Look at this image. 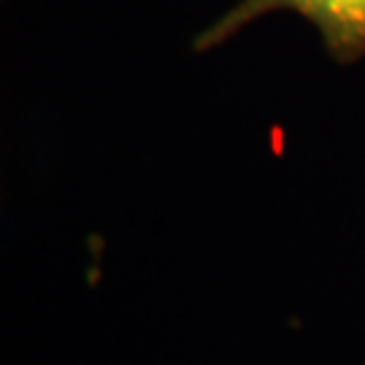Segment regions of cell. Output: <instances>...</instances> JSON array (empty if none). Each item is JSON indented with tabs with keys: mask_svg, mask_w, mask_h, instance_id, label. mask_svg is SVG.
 Returning <instances> with one entry per match:
<instances>
[{
	"mask_svg": "<svg viewBox=\"0 0 365 365\" xmlns=\"http://www.w3.org/2000/svg\"><path fill=\"white\" fill-rule=\"evenodd\" d=\"M276 11H292L312 22L327 54L341 66H352L365 57V0H238L217 22L197 33L192 49L197 54L211 52L235 38L255 19Z\"/></svg>",
	"mask_w": 365,
	"mask_h": 365,
	"instance_id": "cell-1",
	"label": "cell"
}]
</instances>
